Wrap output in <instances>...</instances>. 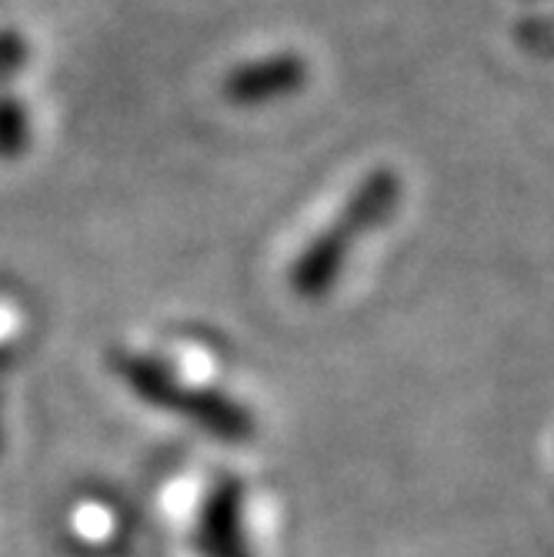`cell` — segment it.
<instances>
[{
	"label": "cell",
	"instance_id": "6da1fadb",
	"mask_svg": "<svg viewBox=\"0 0 554 557\" xmlns=\"http://www.w3.org/2000/svg\"><path fill=\"white\" fill-rule=\"evenodd\" d=\"M111 371L137 400L147 404V408L174 414L218 441L241 444L258 434V418L250 414L247 404H241L237 397L218 387H197L184 381L168 361L155 358V354L114 350Z\"/></svg>",
	"mask_w": 554,
	"mask_h": 557
},
{
	"label": "cell",
	"instance_id": "3957f363",
	"mask_svg": "<svg viewBox=\"0 0 554 557\" xmlns=\"http://www.w3.org/2000/svg\"><path fill=\"white\" fill-rule=\"evenodd\" d=\"M197 554L200 557H255L247 534V484L221 471L197 508V528H194Z\"/></svg>",
	"mask_w": 554,
	"mask_h": 557
},
{
	"label": "cell",
	"instance_id": "277c9868",
	"mask_svg": "<svg viewBox=\"0 0 554 557\" xmlns=\"http://www.w3.org/2000/svg\"><path fill=\"white\" fill-rule=\"evenodd\" d=\"M308 81V64L297 54H278L268 61H255L241 71H234L224 84V94L234 104H261V100L281 97L297 90Z\"/></svg>",
	"mask_w": 554,
	"mask_h": 557
},
{
	"label": "cell",
	"instance_id": "5b68a950",
	"mask_svg": "<svg viewBox=\"0 0 554 557\" xmlns=\"http://www.w3.org/2000/svg\"><path fill=\"white\" fill-rule=\"evenodd\" d=\"M30 147V108L14 90H0V161L14 164Z\"/></svg>",
	"mask_w": 554,
	"mask_h": 557
},
{
	"label": "cell",
	"instance_id": "52a82bcc",
	"mask_svg": "<svg viewBox=\"0 0 554 557\" xmlns=\"http://www.w3.org/2000/svg\"><path fill=\"white\" fill-rule=\"evenodd\" d=\"M17 358V334L11 324L0 321V450H4V381Z\"/></svg>",
	"mask_w": 554,
	"mask_h": 557
},
{
	"label": "cell",
	"instance_id": "7a4b0ae2",
	"mask_svg": "<svg viewBox=\"0 0 554 557\" xmlns=\"http://www.w3.org/2000/svg\"><path fill=\"white\" fill-rule=\"evenodd\" d=\"M401 197V177L391 171H374L365 177V184L350 194L347 208L341 218L297 258L291 271V290L305 300H318L331 290L334 277L344 268V258L350 255V247L358 244L361 231H374L394 214V205Z\"/></svg>",
	"mask_w": 554,
	"mask_h": 557
},
{
	"label": "cell",
	"instance_id": "8992f818",
	"mask_svg": "<svg viewBox=\"0 0 554 557\" xmlns=\"http://www.w3.org/2000/svg\"><path fill=\"white\" fill-rule=\"evenodd\" d=\"M30 64V40L17 27H0V90H11V84Z\"/></svg>",
	"mask_w": 554,
	"mask_h": 557
}]
</instances>
